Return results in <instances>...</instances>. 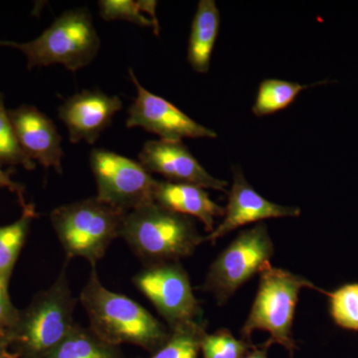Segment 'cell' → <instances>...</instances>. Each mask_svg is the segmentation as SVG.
Returning <instances> with one entry per match:
<instances>
[{
	"label": "cell",
	"mask_w": 358,
	"mask_h": 358,
	"mask_svg": "<svg viewBox=\"0 0 358 358\" xmlns=\"http://www.w3.org/2000/svg\"><path fill=\"white\" fill-rule=\"evenodd\" d=\"M270 346L267 341L260 346L255 345L243 358H268V350Z\"/></svg>",
	"instance_id": "obj_27"
},
{
	"label": "cell",
	"mask_w": 358,
	"mask_h": 358,
	"mask_svg": "<svg viewBox=\"0 0 358 358\" xmlns=\"http://www.w3.org/2000/svg\"><path fill=\"white\" fill-rule=\"evenodd\" d=\"M129 74L136 96L129 109L127 128H141L167 141L217 138L215 131L195 122L166 99L141 86L133 70L129 69Z\"/></svg>",
	"instance_id": "obj_10"
},
{
	"label": "cell",
	"mask_w": 358,
	"mask_h": 358,
	"mask_svg": "<svg viewBox=\"0 0 358 358\" xmlns=\"http://www.w3.org/2000/svg\"><path fill=\"white\" fill-rule=\"evenodd\" d=\"M80 301L88 315L89 329L110 345H133L154 353L171 336V329L140 303L106 288L96 267H92Z\"/></svg>",
	"instance_id": "obj_1"
},
{
	"label": "cell",
	"mask_w": 358,
	"mask_h": 358,
	"mask_svg": "<svg viewBox=\"0 0 358 358\" xmlns=\"http://www.w3.org/2000/svg\"><path fill=\"white\" fill-rule=\"evenodd\" d=\"M126 215L94 197L59 206L50 219L68 262L82 258L96 267L115 238L121 237Z\"/></svg>",
	"instance_id": "obj_5"
},
{
	"label": "cell",
	"mask_w": 358,
	"mask_h": 358,
	"mask_svg": "<svg viewBox=\"0 0 358 358\" xmlns=\"http://www.w3.org/2000/svg\"><path fill=\"white\" fill-rule=\"evenodd\" d=\"M0 358H17L10 350L8 345H0Z\"/></svg>",
	"instance_id": "obj_28"
},
{
	"label": "cell",
	"mask_w": 358,
	"mask_h": 358,
	"mask_svg": "<svg viewBox=\"0 0 358 358\" xmlns=\"http://www.w3.org/2000/svg\"><path fill=\"white\" fill-rule=\"evenodd\" d=\"M122 102L117 96L100 91H82L75 94L59 108V119L64 122L72 143H95L112 124Z\"/></svg>",
	"instance_id": "obj_13"
},
{
	"label": "cell",
	"mask_w": 358,
	"mask_h": 358,
	"mask_svg": "<svg viewBox=\"0 0 358 358\" xmlns=\"http://www.w3.org/2000/svg\"><path fill=\"white\" fill-rule=\"evenodd\" d=\"M260 282L248 319L241 329L242 339L251 341L252 334L263 331L270 334L268 345H282L294 358L296 350L293 329L294 313L299 294L303 288L313 289L324 294L305 277L294 275L268 263L260 272Z\"/></svg>",
	"instance_id": "obj_4"
},
{
	"label": "cell",
	"mask_w": 358,
	"mask_h": 358,
	"mask_svg": "<svg viewBox=\"0 0 358 358\" xmlns=\"http://www.w3.org/2000/svg\"><path fill=\"white\" fill-rule=\"evenodd\" d=\"M36 216L34 205L27 204L15 222L0 226V279H10L33 219Z\"/></svg>",
	"instance_id": "obj_19"
},
{
	"label": "cell",
	"mask_w": 358,
	"mask_h": 358,
	"mask_svg": "<svg viewBox=\"0 0 358 358\" xmlns=\"http://www.w3.org/2000/svg\"><path fill=\"white\" fill-rule=\"evenodd\" d=\"M0 187L6 188L9 192L14 193L20 202L22 208L27 206L25 201V188L20 183L14 181L11 178V173L9 171L2 169V164L0 162Z\"/></svg>",
	"instance_id": "obj_26"
},
{
	"label": "cell",
	"mask_w": 358,
	"mask_h": 358,
	"mask_svg": "<svg viewBox=\"0 0 358 358\" xmlns=\"http://www.w3.org/2000/svg\"><path fill=\"white\" fill-rule=\"evenodd\" d=\"M220 30V11L214 0H200L193 17L187 60L195 72L207 74Z\"/></svg>",
	"instance_id": "obj_16"
},
{
	"label": "cell",
	"mask_w": 358,
	"mask_h": 358,
	"mask_svg": "<svg viewBox=\"0 0 358 358\" xmlns=\"http://www.w3.org/2000/svg\"><path fill=\"white\" fill-rule=\"evenodd\" d=\"M0 345H8L6 334L0 333Z\"/></svg>",
	"instance_id": "obj_29"
},
{
	"label": "cell",
	"mask_w": 358,
	"mask_h": 358,
	"mask_svg": "<svg viewBox=\"0 0 358 358\" xmlns=\"http://www.w3.org/2000/svg\"><path fill=\"white\" fill-rule=\"evenodd\" d=\"M16 138L26 155L45 169L62 173V138L50 117L33 106L8 110Z\"/></svg>",
	"instance_id": "obj_14"
},
{
	"label": "cell",
	"mask_w": 358,
	"mask_h": 358,
	"mask_svg": "<svg viewBox=\"0 0 358 358\" xmlns=\"http://www.w3.org/2000/svg\"><path fill=\"white\" fill-rule=\"evenodd\" d=\"M46 358H126L120 346L110 345L90 329L75 324L67 338Z\"/></svg>",
	"instance_id": "obj_17"
},
{
	"label": "cell",
	"mask_w": 358,
	"mask_h": 358,
	"mask_svg": "<svg viewBox=\"0 0 358 358\" xmlns=\"http://www.w3.org/2000/svg\"><path fill=\"white\" fill-rule=\"evenodd\" d=\"M68 263V261H67ZM50 288L40 292L7 336L9 350L17 358H46L71 333L76 299L71 291L66 266Z\"/></svg>",
	"instance_id": "obj_2"
},
{
	"label": "cell",
	"mask_w": 358,
	"mask_h": 358,
	"mask_svg": "<svg viewBox=\"0 0 358 358\" xmlns=\"http://www.w3.org/2000/svg\"><path fill=\"white\" fill-rule=\"evenodd\" d=\"M251 341L238 339L227 329L206 334L202 339V358H243L254 348Z\"/></svg>",
	"instance_id": "obj_23"
},
{
	"label": "cell",
	"mask_w": 358,
	"mask_h": 358,
	"mask_svg": "<svg viewBox=\"0 0 358 358\" xmlns=\"http://www.w3.org/2000/svg\"><path fill=\"white\" fill-rule=\"evenodd\" d=\"M9 281L0 279V333L8 336L20 319V310L11 301L8 292Z\"/></svg>",
	"instance_id": "obj_25"
},
{
	"label": "cell",
	"mask_w": 358,
	"mask_h": 358,
	"mask_svg": "<svg viewBox=\"0 0 358 358\" xmlns=\"http://www.w3.org/2000/svg\"><path fill=\"white\" fill-rule=\"evenodd\" d=\"M232 171L233 182L223 220L204 237L205 242L215 243L218 239L237 228L252 223H261L266 219L299 217L301 215L300 207L274 203L259 194L246 180L239 166H233Z\"/></svg>",
	"instance_id": "obj_11"
},
{
	"label": "cell",
	"mask_w": 358,
	"mask_h": 358,
	"mask_svg": "<svg viewBox=\"0 0 358 358\" xmlns=\"http://www.w3.org/2000/svg\"><path fill=\"white\" fill-rule=\"evenodd\" d=\"M327 83V81H322L303 85L280 79L264 80L259 86L252 112L258 117L274 115L289 108L301 92Z\"/></svg>",
	"instance_id": "obj_18"
},
{
	"label": "cell",
	"mask_w": 358,
	"mask_h": 358,
	"mask_svg": "<svg viewBox=\"0 0 358 358\" xmlns=\"http://www.w3.org/2000/svg\"><path fill=\"white\" fill-rule=\"evenodd\" d=\"M121 237L147 266L179 262L205 242L192 217L155 202L127 213Z\"/></svg>",
	"instance_id": "obj_3"
},
{
	"label": "cell",
	"mask_w": 358,
	"mask_h": 358,
	"mask_svg": "<svg viewBox=\"0 0 358 358\" xmlns=\"http://www.w3.org/2000/svg\"><path fill=\"white\" fill-rule=\"evenodd\" d=\"M155 202L169 210L201 221L206 232L215 229V221L225 208L214 202L204 188L185 183L157 181Z\"/></svg>",
	"instance_id": "obj_15"
},
{
	"label": "cell",
	"mask_w": 358,
	"mask_h": 358,
	"mask_svg": "<svg viewBox=\"0 0 358 358\" xmlns=\"http://www.w3.org/2000/svg\"><path fill=\"white\" fill-rule=\"evenodd\" d=\"M274 251L265 223L241 231L211 264L200 289L213 294L219 306L224 305L245 282L271 263Z\"/></svg>",
	"instance_id": "obj_7"
},
{
	"label": "cell",
	"mask_w": 358,
	"mask_h": 358,
	"mask_svg": "<svg viewBox=\"0 0 358 358\" xmlns=\"http://www.w3.org/2000/svg\"><path fill=\"white\" fill-rule=\"evenodd\" d=\"M100 15L103 20H122L134 24L152 27L155 34L159 33V24L145 16L141 0H101L99 1Z\"/></svg>",
	"instance_id": "obj_24"
},
{
	"label": "cell",
	"mask_w": 358,
	"mask_h": 358,
	"mask_svg": "<svg viewBox=\"0 0 358 358\" xmlns=\"http://www.w3.org/2000/svg\"><path fill=\"white\" fill-rule=\"evenodd\" d=\"M324 294L329 298V312L334 324L358 333V282H348L333 292L324 291Z\"/></svg>",
	"instance_id": "obj_21"
},
{
	"label": "cell",
	"mask_w": 358,
	"mask_h": 358,
	"mask_svg": "<svg viewBox=\"0 0 358 358\" xmlns=\"http://www.w3.org/2000/svg\"><path fill=\"white\" fill-rule=\"evenodd\" d=\"M90 166L96 180V199L103 203L128 213L155 202L157 180L141 162L95 148L90 155Z\"/></svg>",
	"instance_id": "obj_8"
},
{
	"label": "cell",
	"mask_w": 358,
	"mask_h": 358,
	"mask_svg": "<svg viewBox=\"0 0 358 358\" xmlns=\"http://www.w3.org/2000/svg\"><path fill=\"white\" fill-rule=\"evenodd\" d=\"M164 345L148 358H197L202 339L206 334V322L199 320L171 329Z\"/></svg>",
	"instance_id": "obj_20"
},
{
	"label": "cell",
	"mask_w": 358,
	"mask_h": 358,
	"mask_svg": "<svg viewBox=\"0 0 358 358\" xmlns=\"http://www.w3.org/2000/svg\"><path fill=\"white\" fill-rule=\"evenodd\" d=\"M138 159L148 173H159L169 182L227 192V181L212 176L182 141H147L138 154Z\"/></svg>",
	"instance_id": "obj_12"
},
{
	"label": "cell",
	"mask_w": 358,
	"mask_h": 358,
	"mask_svg": "<svg viewBox=\"0 0 358 358\" xmlns=\"http://www.w3.org/2000/svg\"><path fill=\"white\" fill-rule=\"evenodd\" d=\"M0 162L10 166H21L27 171H34L36 162H33L20 147L14 131L8 110L0 94Z\"/></svg>",
	"instance_id": "obj_22"
},
{
	"label": "cell",
	"mask_w": 358,
	"mask_h": 358,
	"mask_svg": "<svg viewBox=\"0 0 358 358\" xmlns=\"http://www.w3.org/2000/svg\"><path fill=\"white\" fill-rule=\"evenodd\" d=\"M0 46L22 52L27 59L28 69L61 64L76 72L95 59L101 40L88 9L77 8L61 14L32 41L17 43L0 40Z\"/></svg>",
	"instance_id": "obj_6"
},
{
	"label": "cell",
	"mask_w": 358,
	"mask_h": 358,
	"mask_svg": "<svg viewBox=\"0 0 358 358\" xmlns=\"http://www.w3.org/2000/svg\"><path fill=\"white\" fill-rule=\"evenodd\" d=\"M134 285L155 306L169 329L201 320L189 275L180 263L148 265L134 275Z\"/></svg>",
	"instance_id": "obj_9"
}]
</instances>
